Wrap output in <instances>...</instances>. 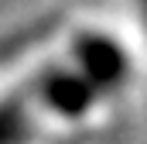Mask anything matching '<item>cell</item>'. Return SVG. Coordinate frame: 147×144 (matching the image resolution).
<instances>
[{
    "label": "cell",
    "instance_id": "1",
    "mask_svg": "<svg viewBox=\"0 0 147 144\" xmlns=\"http://www.w3.org/2000/svg\"><path fill=\"white\" fill-rule=\"evenodd\" d=\"M69 69L103 100V107L123 96L134 82V52L120 35L106 28H75L65 38V58Z\"/></svg>",
    "mask_w": 147,
    "mask_h": 144
},
{
    "label": "cell",
    "instance_id": "2",
    "mask_svg": "<svg viewBox=\"0 0 147 144\" xmlns=\"http://www.w3.org/2000/svg\"><path fill=\"white\" fill-rule=\"evenodd\" d=\"M21 96L28 100V107L34 110V117L65 124V127H72V130L82 127V124H89V120L103 110V100H99L62 58L38 65V69L28 75Z\"/></svg>",
    "mask_w": 147,
    "mask_h": 144
},
{
    "label": "cell",
    "instance_id": "3",
    "mask_svg": "<svg viewBox=\"0 0 147 144\" xmlns=\"http://www.w3.org/2000/svg\"><path fill=\"white\" fill-rule=\"evenodd\" d=\"M38 117L21 93L0 96V144H38Z\"/></svg>",
    "mask_w": 147,
    "mask_h": 144
},
{
    "label": "cell",
    "instance_id": "4",
    "mask_svg": "<svg viewBox=\"0 0 147 144\" xmlns=\"http://www.w3.org/2000/svg\"><path fill=\"white\" fill-rule=\"evenodd\" d=\"M51 31H55V21H34V24L21 28V31H14V35H3L0 38V69H7L10 62L31 55L41 41H48Z\"/></svg>",
    "mask_w": 147,
    "mask_h": 144
},
{
    "label": "cell",
    "instance_id": "5",
    "mask_svg": "<svg viewBox=\"0 0 147 144\" xmlns=\"http://www.w3.org/2000/svg\"><path fill=\"white\" fill-rule=\"evenodd\" d=\"M130 7H134L137 28H140V35H144V41H147V0H130Z\"/></svg>",
    "mask_w": 147,
    "mask_h": 144
},
{
    "label": "cell",
    "instance_id": "6",
    "mask_svg": "<svg viewBox=\"0 0 147 144\" xmlns=\"http://www.w3.org/2000/svg\"><path fill=\"white\" fill-rule=\"evenodd\" d=\"M51 144H86L79 134H69V137H58V141H51Z\"/></svg>",
    "mask_w": 147,
    "mask_h": 144
}]
</instances>
